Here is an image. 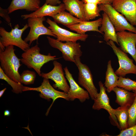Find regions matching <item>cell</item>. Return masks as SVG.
I'll return each mask as SVG.
<instances>
[{
    "instance_id": "obj_3",
    "label": "cell",
    "mask_w": 136,
    "mask_h": 136,
    "mask_svg": "<svg viewBox=\"0 0 136 136\" xmlns=\"http://www.w3.org/2000/svg\"><path fill=\"white\" fill-rule=\"evenodd\" d=\"M18 24L16 25L14 28L8 32L3 27H0V50H4L5 47L10 46H16L24 52L30 48V45L23 40L22 36L23 32L28 27L26 24L21 29H19Z\"/></svg>"
},
{
    "instance_id": "obj_36",
    "label": "cell",
    "mask_w": 136,
    "mask_h": 136,
    "mask_svg": "<svg viewBox=\"0 0 136 136\" xmlns=\"http://www.w3.org/2000/svg\"><path fill=\"white\" fill-rule=\"evenodd\" d=\"M109 2L111 4L112 3L113 0H105Z\"/></svg>"
},
{
    "instance_id": "obj_16",
    "label": "cell",
    "mask_w": 136,
    "mask_h": 136,
    "mask_svg": "<svg viewBox=\"0 0 136 136\" xmlns=\"http://www.w3.org/2000/svg\"><path fill=\"white\" fill-rule=\"evenodd\" d=\"M65 10V5L63 3H61L59 5L56 6L45 3L36 11L29 14L22 15L21 16L24 19L34 17H41L46 16L52 17Z\"/></svg>"
},
{
    "instance_id": "obj_1",
    "label": "cell",
    "mask_w": 136,
    "mask_h": 136,
    "mask_svg": "<svg viewBox=\"0 0 136 136\" xmlns=\"http://www.w3.org/2000/svg\"><path fill=\"white\" fill-rule=\"evenodd\" d=\"M14 46L10 45L0 50V66L5 74L15 82L21 84L18 70L22 65L20 59L15 53Z\"/></svg>"
},
{
    "instance_id": "obj_4",
    "label": "cell",
    "mask_w": 136,
    "mask_h": 136,
    "mask_svg": "<svg viewBox=\"0 0 136 136\" xmlns=\"http://www.w3.org/2000/svg\"><path fill=\"white\" fill-rule=\"evenodd\" d=\"M47 38L51 47L61 52L62 57L66 61L75 63V57H80L82 55L81 46L79 43L67 42L63 43L49 36H47Z\"/></svg>"
},
{
    "instance_id": "obj_9",
    "label": "cell",
    "mask_w": 136,
    "mask_h": 136,
    "mask_svg": "<svg viewBox=\"0 0 136 136\" xmlns=\"http://www.w3.org/2000/svg\"><path fill=\"white\" fill-rule=\"evenodd\" d=\"M33 90L39 92L40 96L48 100L51 99L53 100L52 103L57 99L61 98L69 101L67 93L55 90L50 84L49 79L43 78V81L41 85L37 87H30L23 86V91Z\"/></svg>"
},
{
    "instance_id": "obj_17",
    "label": "cell",
    "mask_w": 136,
    "mask_h": 136,
    "mask_svg": "<svg viewBox=\"0 0 136 136\" xmlns=\"http://www.w3.org/2000/svg\"><path fill=\"white\" fill-rule=\"evenodd\" d=\"M102 21V18H100L94 21H83L79 23L66 27L71 30L80 34H85L86 32L90 31H95L104 34L98 29V27L101 25Z\"/></svg>"
},
{
    "instance_id": "obj_2",
    "label": "cell",
    "mask_w": 136,
    "mask_h": 136,
    "mask_svg": "<svg viewBox=\"0 0 136 136\" xmlns=\"http://www.w3.org/2000/svg\"><path fill=\"white\" fill-rule=\"evenodd\" d=\"M40 48L37 44L27 49L22 54L20 61L29 69H33L41 77V69L45 63L59 58L52 56L50 53L46 55L40 53Z\"/></svg>"
},
{
    "instance_id": "obj_7",
    "label": "cell",
    "mask_w": 136,
    "mask_h": 136,
    "mask_svg": "<svg viewBox=\"0 0 136 136\" xmlns=\"http://www.w3.org/2000/svg\"><path fill=\"white\" fill-rule=\"evenodd\" d=\"M107 44L111 47L117 57L119 67L115 71V74L119 77H123L128 74L136 75V65L133 63V60L130 58L126 53L118 47L111 40L107 42Z\"/></svg>"
},
{
    "instance_id": "obj_11",
    "label": "cell",
    "mask_w": 136,
    "mask_h": 136,
    "mask_svg": "<svg viewBox=\"0 0 136 136\" xmlns=\"http://www.w3.org/2000/svg\"><path fill=\"white\" fill-rule=\"evenodd\" d=\"M53 64V69L47 73H42L41 77L43 78L51 79L55 83L53 85L54 87L67 93L70 89V86L64 76L62 65L56 60H54Z\"/></svg>"
},
{
    "instance_id": "obj_24",
    "label": "cell",
    "mask_w": 136,
    "mask_h": 136,
    "mask_svg": "<svg viewBox=\"0 0 136 136\" xmlns=\"http://www.w3.org/2000/svg\"><path fill=\"white\" fill-rule=\"evenodd\" d=\"M129 107L120 106L115 109H113V113L117 120L121 130L128 128V109Z\"/></svg>"
},
{
    "instance_id": "obj_30",
    "label": "cell",
    "mask_w": 136,
    "mask_h": 136,
    "mask_svg": "<svg viewBox=\"0 0 136 136\" xmlns=\"http://www.w3.org/2000/svg\"><path fill=\"white\" fill-rule=\"evenodd\" d=\"M117 136H136V124L131 127L121 130Z\"/></svg>"
},
{
    "instance_id": "obj_21",
    "label": "cell",
    "mask_w": 136,
    "mask_h": 136,
    "mask_svg": "<svg viewBox=\"0 0 136 136\" xmlns=\"http://www.w3.org/2000/svg\"><path fill=\"white\" fill-rule=\"evenodd\" d=\"M112 91L116 94V103L120 106L130 107L133 103L135 98L133 92L117 86L115 87Z\"/></svg>"
},
{
    "instance_id": "obj_10",
    "label": "cell",
    "mask_w": 136,
    "mask_h": 136,
    "mask_svg": "<svg viewBox=\"0 0 136 136\" xmlns=\"http://www.w3.org/2000/svg\"><path fill=\"white\" fill-rule=\"evenodd\" d=\"M98 84L100 91L93 100L92 108L95 110H99L101 109L106 110L110 115L111 123L120 129L117 120L113 113V109L110 104L109 98L106 92V88L101 81L99 82Z\"/></svg>"
},
{
    "instance_id": "obj_13",
    "label": "cell",
    "mask_w": 136,
    "mask_h": 136,
    "mask_svg": "<svg viewBox=\"0 0 136 136\" xmlns=\"http://www.w3.org/2000/svg\"><path fill=\"white\" fill-rule=\"evenodd\" d=\"M112 6L125 16L132 25H136V0H113Z\"/></svg>"
},
{
    "instance_id": "obj_19",
    "label": "cell",
    "mask_w": 136,
    "mask_h": 136,
    "mask_svg": "<svg viewBox=\"0 0 136 136\" xmlns=\"http://www.w3.org/2000/svg\"><path fill=\"white\" fill-rule=\"evenodd\" d=\"M99 30L102 33L104 32V40L105 41L107 42L111 40L119 45L115 28L108 15L105 12L102 14L101 25Z\"/></svg>"
},
{
    "instance_id": "obj_23",
    "label": "cell",
    "mask_w": 136,
    "mask_h": 136,
    "mask_svg": "<svg viewBox=\"0 0 136 136\" xmlns=\"http://www.w3.org/2000/svg\"><path fill=\"white\" fill-rule=\"evenodd\" d=\"M54 21L66 26L72 25L80 23L82 20L74 17L70 13L63 11L52 16Z\"/></svg>"
},
{
    "instance_id": "obj_22",
    "label": "cell",
    "mask_w": 136,
    "mask_h": 136,
    "mask_svg": "<svg viewBox=\"0 0 136 136\" xmlns=\"http://www.w3.org/2000/svg\"><path fill=\"white\" fill-rule=\"evenodd\" d=\"M119 78L112 67L111 60H109L107 64L104 84L106 90L108 92L110 93L115 87L117 86Z\"/></svg>"
},
{
    "instance_id": "obj_32",
    "label": "cell",
    "mask_w": 136,
    "mask_h": 136,
    "mask_svg": "<svg viewBox=\"0 0 136 136\" xmlns=\"http://www.w3.org/2000/svg\"><path fill=\"white\" fill-rule=\"evenodd\" d=\"M84 3H91L98 5L101 4H111L109 2L105 0H82Z\"/></svg>"
},
{
    "instance_id": "obj_6",
    "label": "cell",
    "mask_w": 136,
    "mask_h": 136,
    "mask_svg": "<svg viewBox=\"0 0 136 136\" xmlns=\"http://www.w3.org/2000/svg\"><path fill=\"white\" fill-rule=\"evenodd\" d=\"M75 63L78 70V82L81 86L86 89L91 99L94 100L98 93L93 82V76L89 67L81 62L80 57H75Z\"/></svg>"
},
{
    "instance_id": "obj_18",
    "label": "cell",
    "mask_w": 136,
    "mask_h": 136,
    "mask_svg": "<svg viewBox=\"0 0 136 136\" xmlns=\"http://www.w3.org/2000/svg\"><path fill=\"white\" fill-rule=\"evenodd\" d=\"M40 0H12L7 9L9 14L18 10L35 11L40 7Z\"/></svg>"
},
{
    "instance_id": "obj_35",
    "label": "cell",
    "mask_w": 136,
    "mask_h": 136,
    "mask_svg": "<svg viewBox=\"0 0 136 136\" xmlns=\"http://www.w3.org/2000/svg\"><path fill=\"white\" fill-rule=\"evenodd\" d=\"M6 88H5L0 91V97H1L5 91L6 90Z\"/></svg>"
},
{
    "instance_id": "obj_5",
    "label": "cell",
    "mask_w": 136,
    "mask_h": 136,
    "mask_svg": "<svg viewBox=\"0 0 136 136\" xmlns=\"http://www.w3.org/2000/svg\"><path fill=\"white\" fill-rule=\"evenodd\" d=\"M98 7L100 11H102L107 14L116 31L126 30L136 33V28L129 23L123 15L116 10L111 4H101L99 5Z\"/></svg>"
},
{
    "instance_id": "obj_29",
    "label": "cell",
    "mask_w": 136,
    "mask_h": 136,
    "mask_svg": "<svg viewBox=\"0 0 136 136\" xmlns=\"http://www.w3.org/2000/svg\"><path fill=\"white\" fill-rule=\"evenodd\" d=\"M135 94L133 103L128 109V128L136 124V90H132Z\"/></svg>"
},
{
    "instance_id": "obj_8",
    "label": "cell",
    "mask_w": 136,
    "mask_h": 136,
    "mask_svg": "<svg viewBox=\"0 0 136 136\" xmlns=\"http://www.w3.org/2000/svg\"><path fill=\"white\" fill-rule=\"evenodd\" d=\"M27 19V24L30 27V30L24 40L26 43L29 42L30 46L33 41L37 40L39 37L42 35H46L56 38L51 30L43 24V22L46 20L45 17H31Z\"/></svg>"
},
{
    "instance_id": "obj_25",
    "label": "cell",
    "mask_w": 136,
    "mask_h": 136,
    "mask_svg": "<svg viewBox=\"0 0 136 136\" xmlns=\"http://www.w3.org/2000/svg\"><path fill=\"white\" fill-rule=\"evenodd\" d=\"M84 11L86 21H89L100 16V11L96 4L84 3Z\"/></svg>"
},
{
    "instance_id": "obj_15",
    "label": "cell",
    "mask_w": 136,
    "mask_h": 136,
    "mask_svg": "<svg viewBox=\"0 0 136 136\" xmlns=\"http://www.w3.org/2000/svg\"><path fill=\"white\" fill-rule=\"evenodd\" d=\"M64 70L65 77L70 85V89L67 93L69 100L73 101L77 99L83 103L89 99L90 95L88 92L81 87L75 81L67 67H65Z\"/></svg>"
},
{
    "instance_id": "obj_20",
    "label": "cell",
    "mask_w": 136,
    "mask_h": 136,
    "mask_svg": "<svg viewBox=\"0 0 136 136\" xmlns=\"http://www.w3.org/2000/svg\"><path fill=\"white\" fill-rule=\"evenodd\" d=\"M66 10L71 15L83 21H86L84 11V4L79 0H63Z\"/></svg>"
},
{
    "instance_id": "obj_12",
    "label": "cell",
    "mask_w": 136,
    "mask_h": 136,
    "mask_svg": "<svg viewBox=\"0 0 136 136\" xmlns=\"http://www.w3.org/2000/svg\"><path fill=\"white\" fill-rule=\"evenodd\" d=\"M46 22L49 25L48 28L56 36V40L58 41L76 42L79 40L84 42L88 37L87 34L75 33L63 28L58 26L56 23L49 18L47 19Z\"/></svg>"
},
{
    "instance_id": "obj_28",
    "label": "cell",
    "mask_w": 136,
    "mask_h": 136,
    "mask_svg": "<svg viewBox=\"0 0 136 136\" xmlns=\"http://www.w3.org/2000/svg\"><path fill=\"white\" fill-rule=\"evenodd\" d=\"M36 77V73L29 70H24L20 75V80L21 84L25 85L33 84Z\"/></svg>"
},
{
    "instance_id": "obj_14",
    "label": "cell",
    "mask_w": 136,
    "mask_h": 136,
    "mask_svg": "<svg viewBox=\"0 0 136 136\" xmlns=\"http://www.w3.org/2000/svg\"><path fill=\"white\" fill-rule=\"evenodd\" d=\"M117 34L120 48L129 54L136 63V33L124 31L117 32Z\"/></svg>"
},
{
    "instance_id": "obj_31",
    "label": "cell",
    "mask_w": 136,
    "mask_h": 136,
    "mask_svg": "<svg viewBox=\"0 0 136 136\" xmlns=\"http://www.w3.org/2000/svg\"><path fill=\"white\" fill-rule=\"evenodd\" d=\"M7 9H3L0 7V16L7 22L10 24L11 21V18L9 15Z\"/></svg>"
},
{
    "instance_id": "obj_33",
    "label": "cell",
    "mask_w": 136,
    "mask_h": 136,
    "mask_svg": "<svg viewBox=\"0 0 136 136\" xmlns=\"http://www.w3.org/2000/svg\"><path fill=\"white\" fill-rule=\"evenodd\" d=\"M45 3L53 6H56L58 4H60L61 2L59 0H45Z\"/></svg>"
},
{
    "instance_id": "obj_27",
    "label": "cell",
    "mask_w": 136,
    "mask_h": 136,
    "mask_svg": "<svg viewBox=\"0 0 136 136\" xmlns=\"http://www.w3.org/2000/svg\"><path fill=\"white\" fill-rule=\"evenodd\" d=\"M117 86L129 91L136 90V81L128 78L119 77Z\"/></svg>"
},
{
    "instance_id": "obj_34",
    "label": "cell",
    "mask_w": 136,
    "mask_h": 136,
    "mask_svg": "<svg viewBox=\"0 0 136 136\" xmlns=\"http://www.w3.org/2000/svg\"><path fill=\"white\" fill-rule=\"evenodd\" d=\"M10 114V112L8 110H5L4 112V114L5 116H9Z\"/></svg>"
},
{
    "instance_id": "obj_26",
    "label": "cell",
    "mask_w": 136,
    "mask_h": 136,
    "mask_svg": "<svg viewBox=\"0 0 136 136\" xmlns=\"http://www.w3.org/2000/svg\"><path fill=\"white\" fill-rule=\"evenodd\" d=\"M0 79L6 81L12 88L13 92L17 94L21 93L23 86L22 84L17 83L8 77L0 66Z\"/></svg>"
}]
</instances>
